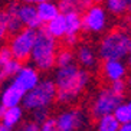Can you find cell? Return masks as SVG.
<instances>
[{
    "label": "cell",
    "mask_w": 131,
    "mask_h": 131,
    "mask_svg": "<svg viewBox=\"0 0 131 131\" xmlns=\"http://www.w3.org/2000/svg\"><path fill=\"white\" fill-rule=\"evenodd\" d=\"M19 19L22 22V26H25L26 29H32V30H38V27H40V25H42L39 22L36 7L33 4H20Z\"/></svg>",
    "instance_id": "5bb4252c"
},
{
    "label": "cell",
    "mask_w": 131,
    "mask_h": 131,
    "mask_svg": "<svg viewBox=\"0 0 131 131\" xmlns=\"http://www.w3.org/2000/svg\"><path fill=\"white\" fill-rule=\"evenodd\" d=\"M39 81H40V73H39V71L36 69L35 66H32V65H25V66L22 65L19 72L16 73L12 79L13 84L17 88L22 89L25 94L32 91L39 84Z\"/></svg>",
    "instance_id": "9c48e42d"
},
{
    "label": "cell",
    "mask_w": 131,
    "mask_h": 131,
    "mask_svg": "<svg viewBox=\"0 0 131 131\" xmlns=\"http://www.w3.org/2000/svg\"><path fill=\"white\" fill-rule=\"evenodd\" d=\"M65 25H66V35L65 36H72V35H79L82 30V19L79 13H65Z\"/></svg>",
    "instance_id": "44dd1931"
},
{
    "label": "cell",
    "mask_w": 131,
    "mask_h": 131,
    "mask_svg": "<svg viewBox=\"0 0 131 131\" xmlns=\"http://www.w3.org/2000/svg\"><path fill=\"white\" fill-rule=\"evenodd\" d=\"M58 9L59 13L65 15V13H79L85 12L94 4V0H59Z\"/></svg>",
    "instance_id": "2e32d148"
},
{
    "label": "cell",
    "mask_w": 131,
    "mask_h": 131,
    "mask_svg": "<svg viewBox=\"0 0 131 131\" xmlns=\"http://www.w3.org/2000/svg\"><path fill=\"white\" fill-rule=\"evenodd\" d=\"M105 10L114 16H121L131 13V2L128 0H105Z\"/></svg>",
    "instance_id": "ffe728a7"
},
{
    "label": "cell",
    "mask_w": 131,
    "mask_h": 131,
    "mask_svg": "<svg viewBox=\"0 0 131 131\" xmlns=\"http://www.w3.org/2000/svg\"><path fill=\"white\" fill-rule=\"evenodd\" d=\"M124 96H118L110 88H102L95 94L89 104V111L95 118H101L104 115H110L114 112L117 107L123 102Z\"/></svg>",
    "instance_id": "8992f818"
},
{
    "label": "cell",
    "mask_w": 131,
    "mask_h": 131,
    "mask_svg": "<svg viewBox=\"0 0 131 131\" xmlns=\"http://www.w3.org/2000/svg\"><path fill=\"white\" fill-rule=\"evenodd\" d=\"M39 131H58L56 130V125H55V119L48 118L46 121L39 124Z\"/></svg>",
    "instance_id": "f1b7e54d"
},
{
    "label": "cell",
    "mask_w": 131,
    "mask_h": 131,
    "mask_svg": "<svg viewBox=\"0 0 131 131\" xmlns=\"http://www.w3.org/2000/svg\"><path fill=\"white\" fill-rule=\"evenodd\" d=\"M35 7L40 23H49L50 20H53L56 16L61 15L58 4L53 2H42V3H38Z\"/></svg>",
    "instance_id": "e0dca14e"
},
{
    "label": "cell",
    "mask_w": 131,
    "mask_h": 131,
    "mask_svg": "<svg viewBox=\"0 0 131 131\" xmlns=\"http://www.w3.org/2000/svg\"><path fill=\"white\" fill-rule=\"evenodd\" d=\"M128 53L131 55V40H130V49H128Z\"/></svg>",
    "instance_id": "74e56055"
},
{
    "label": "cell",
    "mask_w": 131,
    "mask_h": 131,
    "mask_svg": "<svg viewBox=\"0 0 131 131\" xmlns=\"http://www.w3.org/2000/svg\"><path fill=\"white\" fill-rule=\"evenodd\" d=\"M73 55H75V59L78 62V66L85 71H88V72L91 69H95L96 65H98L96 50L91 45H88V43L79 45L77 49V53H73Z\"/></svg>",
    "instance_id": "8fae6325"
},
{
    "label": "cell",
    "mask_w": 131,
    "mask_h": 131,
    "mask_svg": "<svg viewBox=\"0 0 131 131\" xmlns=\"http://www.w3.org/2000/svg\"><path fill=\"white\" fill-rule=\"evenodd\" d=\"M82 19V29L88 33L98 35L102 33L108 29L110 19H108V13L104 9V6L100 4H92L89 9H86L84 15L81 16Z\"/></svg>",
    "instance_id": "ba28073f"
},
{
    "label": "cell",
    "mask_w": 131,
    "mask_h": 131,
    "mask_svg": "<svg viewBox=\"0 0 131 131\" xmlns=\"http://www.w3.org/2000/svg\"><path fill=\"white\" fill-rule=\"evenodd\" d=\"M22 2H23L25 4H33V6H35V4H38V3H42V2H56V0H22Z\"/></svg>",
    "instance_id": "1f68e13d"
},
{
    "label": "cell",
    "mask_w": 131,
    "mask_h": 131,
    "mask_svg": "<svg viewBox=\"0 0 131 131\" xmlns=\"http://www.w3.org/2000/svg\"><path fill=\"white\" fill-rule=\"evenodd\" d=\"M17 131H39V125L33 121H25V123L20 124Z\"/></svg>",
    "instance_id": "f546056e"
},
{
    "label": "cell",
    "mask_w": 131,
    "mask_h": 131,
    "mask_svg": "<svg viewBox=\"0 0 131 131\" xmlns=\"http://www.w3.org/2000/svg\"><path fill=\"white\" fill-rule=\"evenodd\" d=\"M22 68V63L12 58V53L7 46L0 48V84L13 78Z\"/></svg>",
    "instance_id": "30bf717a"
},
{
    "label": "cell",
    "mask_w": 131,
    "mask_h": 131,
    "mask_svg": "<svg viewBox=\"0 0 131 131\" xmlns=\"http://www.w3.org/2000/svg\"><path fill=\"white\" fill-rule=\"evenodd\" d=\"M2 121L4 125H7L10 128H15L17 125L22 124L23 121V108L22 107H13V108H6L3 117H2Z\"/></svg>",
    "instance_id": "d6986e66"
},
{
    "label": "cell",
    "mask_w": 131,
    "mask_h": 131,
    "mask_svg": "<svg viewBox=\"0 0 131 131\" xmlns=\"http://www.w3.org/2000/svg\"><path fill=\"white\" fill-rule=\"evenodd\" d=\"M101 72H102V77L111 84L117 81H124V78L128 75L127 65L123 61H104L101 66Z\"/></svg>",
    "instance_id": "7c38bea8"
},
{
    "label": "cell",
    "mask_w": 131,
    "mask_h": 131,
    "mask_svg": "<svg viewBox=\"0 0 131 131\" xmlns=\"http://www.w3.org/2000/svg\"><path fill=\"white\" fill-rule=\"evenodd\" d=\"M125 84H127V88H131V73L128 75V81L125 82Z\"/></svg>",
    "instance_id": "e575fe53"
},
{
    "label": "cell",
    "mask_w": 131,
    "mask_h": 131,
    "mask_svg": "<svg viewBox=\"0 0 131 131\" xmlns=\"http://www.w3.org/2000/svg\"><path fill=\"white\" fill-rule=\"evenodd\" d=\"M75 61V55L71 49H62L58 50L56 53V59H55V66L58 68H65V66H69L73 63Z\"/></svg>",
    "instance_id": "603a6c76"
},
{
    "label": "cell",
    "mask_w": 131,
    "mask_h": 131,
    "mask_svg": "<svg viewBox=\"0 0 131 131\" xmlns=\"http://www.w3.org/2000/svg\"><path fill=\"white\" fill-rule=\"evenodd\" d=\"M112 92L118 96H124L125 91H127V84L125 81H117V82H112L111 84V88H110Z\"/></svg>",
    "instance_id": "484cf974"
},
{
    "label": "cell",
    "mask_w": 131,
    "mask_h": 131,
    "mask_svg": "<svg viewBox=\"0 0 131 131\" xmlns=\"http://www.w3.org/2000/svg\"><path fill=\"white\" fill-rule=\"evenodd\" d=\"M23 96H25L23 91L17 88L13 82H10L6 86H3V89L0 91V105L4 108L20 107Z\"/></svg>",
    "instance_id": "4fadbf2b"
},
{
    "label": "cell",
    "mask_w": 131,
    "mask_h": 131,
    "mask_svg": "<svg viewBox=\"0 0 131 131\" xmlns=\"http://www.w3.org/2000/svg\"><path fill=\"white\" fill-rule=\"evenodd\" d=\"M36 32L38 30H32V29H26L23 27L22 30H19L17 33L12 35L10 43H9V50L12 53V58L16 59L17 62H25L30 58L32 49L35 45V39H36Z\"/></svg>",
    "instance_id": "5b68a950"
},
{
    "label": "cell",
    "mask_w": 131,
    "mask_h": 131,
    "mask_svg": "<svg viewBox=\"0 0 131 131\" xmlns=\"http://www.w3.org/2000/svg\"><path fill=\"white\" fill-rule=\"evenodd\" d=\"M118 131H131V123H125V124H121L118 128Z\"/></svg>",
    "instance_id": "d6a6232c"
},
{
    "label": "cell",
    "mask_w": 131,
    "mask_h": 131,
    "mask_svg": "<svg viewBox=\"0 0 131 131\" xmlns=\"http://www.w3.org/2000/svg\"><path fill=\"white\" fill-rule=\"evenodd\" d=\"M128 112H130V123H131V102H128Z\"/></svg>",
    "instance_id": "8d00e7d4"
},
{
    "label": "cell",
    "mask_w": 131,
    "mask_h": 131,
    "mask_svg": "<svg viewBox=\"0 0 131 131\" xmlns=\"http://www.w3.org/2000/svg\"><path fill=\"white\" fill-rule=\"evenodd\" d=\"M96 2H101V0H96Z\"/></svg>",
    "instance_id": "ab89813d"
},
{
    "label": "cell",
    "mask_w": 131,
    "mask_h": 131,
    "mask_svg": "<svg viewBox=\"0 0 131 131\" xmlns=\"http://www.w3.org/2000/svg\"><path fill=\"white\" fill-rule=\"evenodd\" d=\"M49 118V110H36L32 112V121L39 124H42L43 121H46Z\"/></svg>",
    "instance_id": "d4e9b609"
},
{
    "label": "cell",
    "mask_w": 131,
    "mask_h": 131,
    "mask_svg": "<svg viewBox=\"0 0 131 131\" xmlns=\"http://www.w3.org/2000/svg\"><path fill=\"white\" fill-rule=\"evenodd\" d=\"M128 62H130V66H131V55H130V61H128Z\"/></svg>",
    "instance_id": "f35d334b"
},
{
    "label": "cell",
    "mask_w": 131,
    "mask_h": 131,
    "mask_svg": "<svg viewBox=\"0 0 131 131\" xmlns=\"http://www.w3.org/2000/svg\"><path fill=\"white\" fill-rule=\"evenodd\" d=\"M119 26H121V29H119V30L125 32L127 35H128V33H131V13H127V15L121 19Z\"/></svg>",
    "instance_id": "83f0119b"
},
{
    "label": "cell",
    "mask_w": 131,
    "mask_h": 131,
    "mask_svg": "<svg viewBox=\"0 0 131 131\" xmlns=\"http://www.w3.org/2000/svg\"><path fill=\"white\" fill-rule=\"evenodd\" d=\"M130 35L123 30H111L101 39L98 45V53L102 61H123L128 56Z\"/></svg>",
    "instance_id": "3957f363"
},
{
    "label": "cell",
    "mask_w": 131,
    "mask_h": 131,
    "mask_svg": "<svg viewBox=\"0 0 131 131\" xmlns=\"http://www.w3.org/2000/svg\"><path fill=\"white\" fill-rule=\"evenodd\" d=\"M58 53V42L46 33L45 29L36 32L35 45L32 49L30 59L38 71L48 72L55 66V59Z\"/></svg>",
    "instance_id": "7a4b0ae2"
},
{
    "label": "cell",
    "mask_w": 131,
    "mask_h": 131,
    "mask_svg": "<svg viewBox=\"0 0 131 131\" xmlns=\"http://www.w3.org/2000/svg\"><path fill=\"white\" fill-rule=\"evenodd\" d=\"M4 111H6V108H4V107H2V105H0V118H2V117H3Z\"/></svg>",
    "instance_id": "d590c367"
},
{
    "label": "cell",
    "mask_w": 131,
    "mask_h": 131,
    "mask_svg": "<svg viewBox=\"0 0 131 131\" xmlns=\"http://www.w3.org/2000/svg\"><path fill=\"white\" fill-rule=\"evenodd\" d=\"M63 42L66 43V46H77L78 42H79V36L77 35H72V36H65L63 38Z\"/></svg>",
    "instance_id": "4dcf8cb0"
},
{
    "label": "cell",
    "mask_w": 131,
    "mask_h": 131,
    "mask_svg": "<svg viewBox=\"0 0 131 131\" xmlns=\"http://www.w3.org/2000/svg\"><path fill=\"white\" fill-rule=\"evenodd\" d=\"M119 125L121 124L112 117V114H110V115H104L101 118H98L95 128L96 131H118Z\"/></svg>",
    "instance_id": "7402d4cb"
},
{
    "label": "cell",
    "mask_w": 131,
    "mask_h": 131,
    "mask_svg": "<svg viewBox=\"0 0 131 131\" xmlns=\"http://www.w3.org/2000/svg\"><path fill=\"white\" fill-rule=\"evenodd\" d=\"M128 2H131V0H128Z\"/></svg>",
    "instance_id": "60d3db41"
},
{
    "label": "cell",
    "mask_w": 131,
    "mask_h": 131,
    "mask_svg": "<svg viewBox=\"0 0 131 131\" xmlns=\"http://www.w3.org/2000/svg\"><path fill=\"white\" fill-rule=\"evenodd\" d=\"M112 117L118 121L119 124H125L130 123V112H128V105L125 102H121L118 107L114 110L112 112Z\"/></svg>",
    "instance_id": "cb8c5ba5"
},
{
    "label": "cell",
    "mask_w": 131,
    "mask_h": 131,
    "mask_svg": "<svg viewBox=\"0 0 131 131\" xmlns=\"http://www.w3.org/2000/svg\"><path fill=\"white\" fill-rule=\"evenodd\" d=\"M7 25H6V16L4 10H0V45L4 42V39L7 36Z\"/></svg>",
    "instance_id": "4316f807"
},
{
    "label": "cell",
    "mask_w": 131,
    "mask_h": 131,
    "mask_svg": "<svg viewBox=\"0 0 131 131\" xmlns=\"http://www.w3.org/2000/svg\"><path fill=\"white\" fill-rule=\"evenodd\" d=\"M45 30L49 36L56 40V39H62L65 38L66 35V25H65V17L63 15H59L56 16L53 20H50L49 23H46V27H45Z\"/></svg>",
    "instance_id": "ac0fdd59"
},
{
    "label": "cell",
    "mask_w": 131,
    "mask_h": 131,
    "mask_svg": "<svg viewBox=\"0 0 131 131\" xmlns=\"http://www.w3.org/2000/svg\"><path fill=\"white\" fill-rule=\"evenodd\" d=\"M0 131H13V128L7 127V125H4L3 123H0Z\"/></svg>",
    "instance_id": "836d02e7"
},
{
    "label": "cell",
    "mask_w": 131,
    "mask_h": 131,
    "mask_svg": "<svg viewBox=\"0 0 131 131\" xmlns=\"http://www.w3.org/2000/svg\"><path fill=\"white\" fill-rule=\"evenodd\" d=\"M19 6L17 2H10L7 9L4 10V16H6V25H7V32L9 33H17L19 30L23 29L22 22L19 19Z\"/></svg>",
    "instance_id": "9a60e30c"
},
{
    "label": "cell",
    "mask_w": 131,
    "mask_h": 131,
    "mask_svg": "<svg viewBox=\"0 0 131 131\" xmlns=\"http://www.w3.org/2000/svg\"><path fill=\"white\" fill-rule=\"evenodd\" d=\"M53 84L56 88V98L61 104L71 105L79 100L86 86L91 82V73L72 63L55 71Z\"/></svg>",
    "instance_id": "6da1fadb"
},
{
    "label": "cell",
    "mask_w": 131,
    "mask_h": 131,
    "mask_svg": "<svg viewBox=\"0 0 131 131\" xmlns=\"http://www.w3.org/2000/svg\"><path fill=\"white\" fill-rule=\"evenodd\" d=\"M56 98V88L52 79L45 78L40 79L35 88L25 94L22 104L27 111H36V110H49Z\"/></svg>",
    "instance_id": "277c9868"
},
{
    "label": "cell",
    "mask_w": 131,
    "mask_h": 131,
    "mask_svg": "<svg viewBox=\"0 0 131 131\" xmlns=\"http://www.w3.org/2000/svg\"><path fill=\"white\" fill-rule=\"evenodd\" d=\"M55 119L58 131H84L88 127V115L81 108H71L59 112Z\"/></svg>",
    "instance_id": "52a82bcc"
}]
</instances>
